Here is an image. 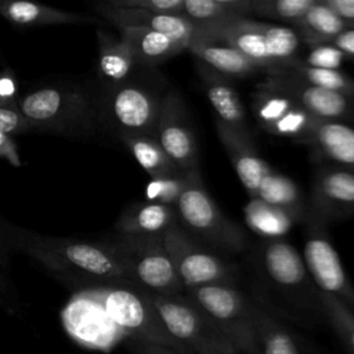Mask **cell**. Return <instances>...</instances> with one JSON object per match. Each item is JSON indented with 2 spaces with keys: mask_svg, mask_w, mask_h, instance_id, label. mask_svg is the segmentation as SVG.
I'll return each instance as SVG.
<instances>
[{
  "mask_svg": "<svg viewBox=\"0 0 354 354\" xmlns=\"http://www.w3.org/2000/svg\"><path fill=\"white\" fill-rule=\"evenodd\" d=\"M119 32L130 46L140 68L152 69L185 50L171 37L147 28H120Z\"/></svg>",
  "mask_w": 354,
  "mask_h": 354,
  "instance_id": "cell-27",
  "label": "cell"
},
{
  "mask_svg": "<svg viewBox=\"0 0 354 354\" xmlns=\"http://www.w3.org/2000/svg\"><path fill=\"white\" fill-rule=\"evenodd\" d=\"M243 216L249 228L263 239H282L290 227L299 221L289 212L268 205L257 198H253L246 203Z\"/></svg>",
  "mask_w": 354,
  "mask_h": 354,
  "instance_id": "cell-29",
  "label": "cell"
},
{
  "mask_svg": "<svg viewBox=\"0 0 354 354\" xmlns=\"http://www.w3.org/2000/svg\"><path fill=\"white\" fill-rule=\"evenodd\" d=\"M250 14L252 0H184L183 3V17L195 25L248 18Z\"/></svg>",
  "mask_w": 354,
  "mask_h": 354,
  "instance_id": "cell-31",
  "label": "cell"
},
{
  "mask_svg": "<svg viewBox=\"0 0 354 354\" xmlns=\"http://www.w3.org/2000/svg\"><path fill=\"white\" fill-rule=\"evenodd\" d=\"M304 224L303 259L315 286L354 314V286L326 232V225L308 216H306Z\"/></svg>",
  "mask_w": 354,
  "mask_h": 354,
  "instance_id": "cell-12",
  "label": "cell"
},
{
  "mask_svg": "<svg viewBox=\"0 0 354 354\" xmlns=\"http://www.w3.org/2000/svg\"><path fill=\"white\" fill-rule=\"evenodd\" d=\"M308 51L304 58H301L307 65L322 69H340L346 57L342 51L329 43L315 44L307 47Z\"/></svg>",
  "mask_w": 354,
  "mask_h": 354,
  "instance_id": "cell-37",
  "label": "cell"
},
{
  "mask_svg": "<svg viewBox=\"0 0 354 354\" xmlns=\"http://www.w3.org/2000/svg\"><path fill=\"white\" fill-rule=\"evenodd\" d=\"M256 198L289 212L299 221H304L306 218L307 206L299 187L292 178L275 171L274 169L261 181Z\"/></svg>",
  "mask_w": 354,
  "mask_h": 354,
  "instance_id": "cell-30",
  "label": "cell"
},
{
  "mask_svg": "<svg viewBox=\"0 0 354 354\" xmlns=\"http://www.w3.org/2000/svg\"><path fill=\"white\" fill-rule=\"evenodd\" d=\"M17 108L36 131L87 137L100 127L98 98L72 84H46L17 100Z\"/></svg>",
  "mask_w": 354,
  "mask_h": 354,
  "instance_id": "cell-3",
  "label": "cell"
},
{
  "mask_svg": "<svg viewBox=\"0 0 354 354\" xmlns=\"http://www.w3.org/2000/svg\"><path fill=\"white\" fill-rule=\"evenodd\" d=\"M0 15L8 22L22 28L47 25H87L97 19L90 15L76 14L24 0H0Z\"/></svg>",
  "mask_w": 354,
  "mask_h": 354,
  "instance_id": "cell-24",
  "label": "cell"
},
{
  "mask_svg": "<svg viewBox=\"0 0 354 354\" xmlns=\"http://www.w3.org/2000/svg\"><path fill=\"white\" fill-rule=\"evenodd\" d=\"M314 158L354 173V126L344 122L318 120L307 141Z\"/></svg>",
  "mask_w": 354,
  "mask_h": 354,
  "instance_id": "cell-21",
  "label": "cell"
},
{
  "mask_svg": "<svg viewBox=\"0 0 354 354\" xmlns=\"http://www.w3.org/2000/svg\"><path fill=\"white\" fill-rule=\"evenodd\" d=\"M155 137L170 162L184 171L199 170V149L188 109L177 88H167L160 104Z\"/></svg>",
  "mask_w": 354,
  "mask_h": 354,
  "instance_id": "cell-14",
  "label": "cell"
},
{
  "mask_svg": "<svg viewBox=\"0 0 354 354\" xmlns=\"http://www.w3.org/2000/svg\"><path fill=\"white\" fill-rule=\"evenodd\" d=\"M195 39L234 47L253 61L266 75L300 58L301 40L292 26L259 22L249 17L196 25Z\"/></svg>",
  "mask_w": 354,
  "mask_h": 354,
  "instance_id": "cell-4",
  "label": "cell"
},
{
  "mask_svg": "<svg viewBox=\"0 0 354 354\" xmlns=\"http://www.w3.org/2000/svg\"><path fill=\"white\" fill-rule=\"evenodd\" d=\"M162 239L185 290L206 285H235L236 266L192 238L178 223L166 230Z\"/></svg>",
  "mask_w": 354,
  "mask_h": 354,
  "instance_id": "cell-10",
  "label": "cell"
},
{
  "mask_svg": "<svg viewBox=\"0 0 354 354\" xmlns=\"http://www.w3.org/2000/svg\"><path fill=\"white\" fill-rule=\"evenodd\" d=\"M120 141L151 178L163 177L178 170L166 156L155 136H130Z\"/></svg>",
  "mask_w": 354,
  "mask_h": 354,
  "instance_id": "cell-32",
  "label": "cell"
},
{
  "mask_svg": "<svg viewBox=\"0 0 354 354\" xmlns=\"http://www.w3.org/2000/svg\"><path fill=\"white\" fill-rule=\"evenodd\" d=\"M282 69H286L289 73L311 86L340 93L351 98L354 97V79L340 69L314 68L307 65L301 57Z\"/></svg>",
  "mask_w": 354,
  "mask_h": 354,
  "instance_id": "cell-33",
  "label": "cell"
},
{
  "mask_svg": "<svg viewBox=\"0 0 354 354\" xmlns=\"http://www.w3.org/2000/svg\"><path fill=\"white\" fill-rule=\"evenodd\" d=\"M350 124L354 126V97L351 98V122H350Z\"/></svg>",
  "mask_w": 354,
  "mask_h": 354,
  "instance_id": "cell-45",
  "label": "cell"
},
{
  "mask_svg": "<svg viewBox=\"0 0 354 354\" xmlns=\"http://www.w3.org/2000/svg\"><path fill=\"white\" fill-rule=\"evenodd\" d=\"M292 28L297 32L301 43L306 44V47H310L330 43V40L347 26L342 18L322 3V0H317L315 4L292 25Z\"/></svg>",
  "mask_w": 354,
  "mask_h": 354,
  "instance_id": "cell-28",
  "label": "cell"
},
{
  "mask_svg": "<svg viewBox=\"0 0 354 354\" xmlns=\"http://www.w3.org/2000/svg\"><path fill=\"white\" fill-rule=\"evenodd\" d=\"M112 6L145 10L153 14L183 17L184 0H108Z\"/></svg>",
  "mask_w": 354,
  "mask_h": 354,
  "instance_id": "cell-38",
  "label": "cell"
},
{
  "mask_svg": "<svg viewBox=\"0 0 354 354\" xmlns=\"http://www.w3.org/2000/svg\"><path fill=\"white\" fill-rule=\"evenodd\" d=\"M322 3L342 18L347 28L354 29V0H322Z\"/></svg>",
  "mask_w": 354,
  "mask_h": 354,
  "instance_id": "cell-41",
  "label": "cell"
},
{
  "mask_svg": "<svg viewBox=\"0 0 354 354\" xmlns=\"http://www.w3.org/2000/svg\"><path fill=\"white\" fill-rule=\"evenodd\" d=\"M166 90L133 76L113 88H102L98 97L100 126L119 140L130 136H155L162 98Z\"/></svg>",
  "mask_w": 354,
  "mask_h": 354,
  "instance_id": "cell-8",
  "label": "cell"
},
{
  "mask_svg": "<svg viewBox=\"0 0 354 354\" xmlns=\"http://www.w3.org/2000/svg\"><path fill=\"white\" fill-rule=\"evenodd\" d=\"M94 10L105 21L120 28H147L159 33H163L177 43H180L185 50H188L189 43L195 39L196 25L184 17L178 15H165L153 14L138 8H126L112 6L109 1H101L94 4Z\"/></svg>",
  "mask_w": 354,
  "mask_h": 354,
  "instance_id": "cell-17",
  "label": "cell"
},
{
  "mask_svg": "<svg viewBox=\"0 0 354 354\" xmlns=\"http://www.w3.org/2000/svg\"><path fill=\"white\" fill-rule=\"evenodd\" d=\"M252 113L267 133L307 144L318 122L285 93L260 82L252 93Z\"/></svg>",
  "mask_w": 354,
  "mask_h": 354,
  "instance_id": "cell-13",
  "label": "cell"
},
{
  "mask_svg": "<svg viewBox=\"0 0 354 354\" xmlns=\"http://www.w3.org/2000/svg\"><path fill=\"white\" fill-rule=\"evenodd\" d=\"M7 249L33 257L58 275L97 281L101 285L129 283L122 264L104 242L43 236L0 218V254L4 261Z\"/></svg>",
  "mask_w": 354,
  "mask_h": 354,
  "instance_id": "cell-1",
  "label": "cell"
},
{
  "mask_svg": "<svg viewBox=\"0 0 354 354\" xmlns=\"http://www.w3.org/2000/svg\"><path fill=\"white\" fill-rule=\"evenodd\" d=\"M176 206L137 202L130 205L119 216L115 230L130 235H163L166 230L177 224Z\"/></svg>",
  "mask_w": 354,
  "mask_h": 354,
  "instance_id": "cell-25",
  "label": "cell"
},
{
  "mask_svg": "<svg viewBox=\"0 0 354 354\" xmlns=\"http://www.w3.org/2000/svg\"><path fill=\"white\" fill-rule=\"evenodd\" d=\"M317 0H252V14L292 26Z\"/></svg>",
  "mask_w": 354,
  "mask_h": 354,
  "instance_id": "cell-35",
  "label": "cell"
},
{
  "mask_svg": "<svg viewBox=\"0 0 354 354\" xmlns=\"http://www.w3.org/2000/svg\"><path fill=\"white\" fill-rule=\"evenodd\" d=\"M216 131L227 156L250 199L256 198L261 181L272 167L257 152L253 138H248L216 120Z\"/></svg>",
  "mask_w": 354,
  "mask_h": 354,
  "instance_id": "cell-20",
  "label": "cell"
},
{
  "mask_svg": "<svg viewBox=\"0 0 354 354\" xmlns=\"http://www.w3.org/2000/svg\"><path fill=\"white\" fill-rule=\"evenodd\" d=\"M263 82L285 93L317 120L351 122V97L311 86L286 69H277L267 73Z\"/></svg>",
  "mask_w": 354,
  "mask_h": 354,
  "instance_id": "cell-16",
  "label": "cell"
},
{
  "mask_svg": "<svg viewBox=\"0 0 354 354\" xmlns=\"http://www.w3.org/2000/svg\"><path fill=\"white\" fill-rule=\"evenodd\" d=\"M329 44H332L339 51H342L346 58L354 59V29L353 28H346L336 37H333Z\"/></svg>",
  "mask_w": 354,
  "mask_h": 354,
  "instance_id": "cell-42",
  "label": "cell"
},
{
  "mask_svg": "<svg viewBox=\"0 0 354 354\" xmlns=\"http://www.w3.org/2000/svg\"><path fill=\"white\" fill-rule=\"evenodd\" d=\"M126 337H127L126 346L131 354H183L166 346L145 342L137 337H130V336H126Z\"/></svg>",
  "mask_w": 354,
  "mask_h": 354,
  "instance_id": "cell-40",
  "label": "cell"
},
{
  "mask_svg": "<svg viewBox=\"0 0 354 354\" xmlns=\"http://www.w3.org/2000/svg\"><path fill=\"white\" fill-rule=\"evenodd\" d=\"M188 51L195 59L206 64L228 79L248 77L260 71V68L242 53L223 43L194 39L188 46Z\"/></svg>",
  "mask_w": 354,
  "mask_h": 354,
  "instance_id": "cell-26",
  "label": "cell"
},
{
  "mask_svg": "<svg viewBox=\"0 0 354 354\" xmlns=\"http://www.w3.org/2000/svg\"><path fill=\"white\" fill-rule=\"evenodd\" d=\"M102 242L119 260L131 285L162 296L185 293L162 235L116 232Z\"/></svg>",
  "mask_w": 354,
  "mask_h": 354,
  "instance_id": "cell-5",
  "label": "cell"
},
{
  "mask_svg": "<svg viewBox=\"0 0 354 354\" xmlns=\"http://www.w3.org/2000/svg\"><path fill=\"white\" fill-rule=\"evenodd\" d=\"M64 324L77 342L93 348L109 347L113 343V330L118 328L87 290L80 292L65 308Z\"/></svg>",
  "mask_w": 354,
  "mask_h": 354,
  "instance_id": "cell-19",
  "label": "cell"
},
{
  "mask_svg": "<svg viewBox=\"0 0 354 354\" xmlns=\"http://www.w3.org/2000/svg\"><path fill=\"white\" fill-rule=\"evenodd\" d=\"M306 216L324 225L354 217V173L319 162L313 177Z\"/></svg>",
  "mask_w": 354,
  "mask_h": 354,
  "instance_id": "cell-15",
  "label": "cell"
},
{
  "mask_svg": "<svg viewBox=\"0 0 354 354\" xmlns=\"http://www.w3.org/2000/svg\"><path fill=\"white\" fill-rule=\"evenodd\" d=\"M180 227L192 238L223 253H242L248 236L242 227L228 218L205 188L201 171H194L176 203Z\"/></svg>",
  "mask_w": 354,
  "mask_h": 354,
  "instance_id": "cell-7",
  "label": "cell"
},
{
  "mask_svg": "<svg viewBox=\"0 0 354 354\" xmlns=\"http://www.w3.org/2000/svg\"><path fill=\"white\" fill-rule=\"evenodd\" d=\"M30 131L24 116L17 108H0V134H17Z\"/></svg>",
  "mask_w": 354,
  "mask_h": 354,
  "instance_id": "cell-39",
  "label": "cell"
},
{
  "mask_svg": "<svg viewBox=\"0 0 354 354\" xmlns=\"http://www.w3.org/2000/svg\"><path fill=\"white\" fill-rule=\"evenodd\" d=\"M324 319L329 322L348 354H354V314L335 297L319 292Z\"/></svg>",
  "mask_w": 354,
  "mask_h": 354,
  "instance_id": "cell-34",
  "label": "cell"
},
{
  "mask_svg": "<svg viewBox=\"0 0 354 354\" xmlns=\"http://www.w3.org/2000/svg\"><path fill=\"white\" fill-rule=\"evenodd\" d=\"M87 292L126 336L191 354L169 333L147 290L131 283H106Z\"/></svg>",
  "mask_w": 354,
  "mask_h": 354,
  "instance_id": "cell-6",
  "label": "cell"
},
{
  "mask_svg": "<svg viewBox=\"0 0 354 354\" xmlns=\"http://www.w3.org/2000/svg\"><path fill=\"white\" fill-rule=\"evenodd\" d=\"M0 306L6 307L7 310H12V303H11V299H10V288H8V283L0 270Z\"/></svg>",
  "mask_w": 354,
  "mask_h": 354,
  "instance_id": "cell-44",
  "label": "cell"
},
{
  "mask_svg": "<svg viewBox=\"0 0 354 354\" xmlns=\"http://www.w3.org/2000/svg\"><path fill=\"white\" fill-rule=\"evenodd\" d=\"M97 75L104 90L126 83L140 68L130 46L120 36L115 37L104 29L97 30Z\"/></svg>",
  "mask_w": 354,
  "mask_h": 354,
  "instance_id": "cell-23",
  "label": "cell"
},
{
  "mask_svg": "<svg viewBox=\"0 0 354 354\" xmlns=\"http://www.w3.org/2000/svg\"><path fill=\"white\" fill-rule=\"evenodd\" d=\"M15 84L10 75L0 76V108H11V100L14 98Z\"/></svg>",
  "mask_w": 354,
  "mask_h": 354,
  "instance_id": "cell-43",
  "label": "cell"
},
{
  "mask_svg": "<svg viewBox=\"0 0 354 354\" xmlns=\"http://www.w3.org/2000/svg\"><path fill=\"white\" fill-rule=\"evenodd\" d=\"M195 71L207 101L216 113V120L235 130L241 136L252 138L246 109L239 93L232 86L231 79L223 76L198 59L195 62Z\"/></svg>",
  "mask_w": 354,
  "mask_h": 354,
  "instance_id": "cell-18",
  "label": "cell"
},
{
  "mask_svg": "<svg viewBox=\"0 0 354 354\" xmlns=\"http://www.w3.org/2000/svg\"><path fill=\"white\" fill-rule=\"evenodd\" d=\"M253 263L261 282L304 322L324 318L319 290L303 256L285 239H261L254 245Z\"/></svg>",
  "mask_w": 354,
  "mask_h": 354,
  "instance_id": "cell-2",
  "label": "cell"
},
{
  "mask_svg": "<svg viewBox=\"0 0 354 354\" xmlns=\"http://www.w3.org/2000/svg\"><path fill=\"white\" fill-rule=\"evenodd\" d=\"M148 296L169 333L191 354H238L213 322L184 295Z\"/></svg>",
  "mask_w": 354,
  "mask_h": 354,
  "instance_id": "cell-11",
  "label": "cell"
},
{
  "mask_svg": "<svg viewBox=\"0 0 354 354\" xmlns=\"http://www.w3.org/2000/svg\"><path fill=\"white\" fill-rule=\"evenodd\" d=\"M194 171H198V170H191V171L177 170L163 177L151 178L145 189L147 202L176 206L177 201L180 199L181 194L188 185Z\"/></svg>",
  "mask_w": 354,
  "mask_h": 354,
  "instance_id": "cell-36",
  "label": "cell"
},
{
  "mask_svg": "<svg viewBox=\"0 0 354 354\" xmlns=\"http://www.w3.org/2000/svg\"><path fill=\"white\" fill-rule=\"evenodd\" d=\"M256 354H308L299 337L270 310L250 300Z\"/></svg>",
  "mask_w": 354,
  "mask_h": 354,
  "instance_id": "cell-22",
  "label": "cell"
},
{
  "mask_svg": "<svg viewBox=\"0 0 354 354\" xmlns=\"http://www.w3.org/2000/svg\"><path fill=\"white\" fill-rule=\"evenodd\" d=\"M185 296L213 322L238 354H256L250 300L235 285H206Z\"/></svg>",
  "mask_w": 354,
  "mask_h": 354,
  "instance_id": "cell-9",
  "label": "cell"
}]
</instances>
